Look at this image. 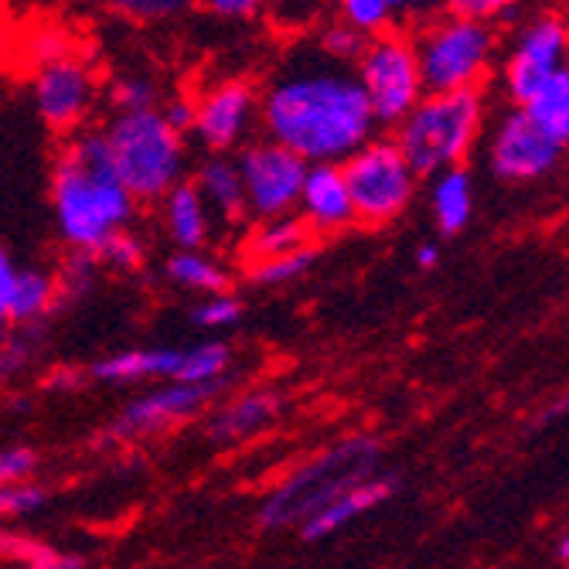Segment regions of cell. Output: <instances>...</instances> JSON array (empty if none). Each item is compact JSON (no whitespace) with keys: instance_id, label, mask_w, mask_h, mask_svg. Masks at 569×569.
Listing matches in <instances>:
<instances>
[{"instance_id":"cell-18","label":"cell","mask_w":569,"mask_h":569,"mask_svg":"<svg viewBox=\"0 0 569 569\" xmlns=\"http://www.w3.org/2000/svg\"><path fill=\"white\" fill-rule=\"evenodd\" d=\"M161 222L168 229V239L178 246V252H204V242L212 236V212L204 204L194 181L174 184L161 201Z\"/></svg>"},{"instance_id":"cell-14","label":"cell","mask_w":569,"mask_h":569,"mask_svg":"<svg viewBox=\"0 0 569 569\" xmlns=\"http://www.w3.org/2000/svg\"><path fill=\"white\" fill-rule=\"evenodd\" d=\"M559 143H552L526 110H511L488 147V168L501 181H532L559 161Z\"/></svg>"},{"instance_id":"cell-29","label":"cell","mask_w":569,"mask_h":569,"mask_svg":"<svg viewBox=\"0 0 569 569\" xmlns=\"http://www.w3.org/2000/svg\"><path fill=\"white\" fill-rule=\"evenodd\" d=\"M315 48L321 51V56L335 66H345V69H355L358 59L366 56V48H369V38L366 34H358L355 28H348L341 18L328 21L321 31H318V41Z\"/></svg>"},{"instance_id":"cell-40","label":"cell","mask_w":569,"mask_h":569,"mask_svg":"<svg viewBox=\"0 0 569 569\" xmlns=\"http://www.w3.org/2000/svg\"><path fill=\"white\" fill-rule=\"evenodd\" d=\"M34 358V341L18 335V338H8L4 341V351H0V376L11 379L18 376L21 369H28V361Z\"/></svg>"},{"instance_id":"cell-7","label":"cell","mask_w":569,"mask_h":569,"mask_svg":"<svg viewBox=\"0 0 569 569\" xmlns=\"http://www.w3.org/2000/svg\"><path fill=\"white\" fill-rule=\"evenodd\" d=\"M355 79L366 92L379 127H399L427 96L417 59V41L402 31H389L369 41L355 66Z\"/></svg>"},{"instance_id":"cell-26","label":"cell","mask_w":569,"mask_h":569,"mask_svg":"<svg viewBox=\"0 0 569 569\" xmlns=\"http://www.w3.org/2000/svg\"><path fill=\"white\" fill-rule=\"evenodd\" d=\"M526 113L552 143H569V66L529 102Z\"/></svg>"},{"instance_id":"cell-47","label":"cell","mask_w":569,"mask_h":569,"mask_svg":"<svg viewBox=\"0 0 569 569\" xmlns=\"http://www.w3.org/2000/svg\"><path fill=\"white\" fill-rule=\"evenodd\" d=\"M4 341H8V335H4V325H0V351H4Z\"/></svg>"},{"instance_id":"cell-16","label":"cell","mask_w":569,"mask_h":569,"mask_svg":"<svg viewBox=\"0 0 569 569\" xmlns=\"http://www.w3.org/2000/svg\"><path fill=\"white\" fill-rule=\"evenodd\" d=\"M287 406V396L273 386H260V389H246L242 396L222 402L212 420H209V437L219 443H239L256 437L263 427L277 423V417Z\"/></svg>"},{"instance_id":"cell-32","label":"cell","mask_w":569,"mask_h":569,"mask_svg":"<svg viewBox=\"0 0 569 569\" xmlns=\"http://www.w3.org/2000/svg\"><path fill=\"white\" fill-rule=\"evenodd\" d=\"M110 102L117 113H143L158 110V86L147 76H120L110 82Z\"/></svg>"},{"instance_id":"cell-19","label":"cell","mask_w":569,"mask_h":569,"mask_svg":"<svg viewBox=\"0 0 569 569\" xmlns=\"http://www.w3.org/2000/svg\"><path fill=\"white\" fill-rule=\"evenodd\" d=\"M194 188L201 191L209 212L219 216L226 226H239L249 219L246 188H242V174L236 168V158L209 153V158H204L194 171Z\"/></svg>"},{"instance_id":"cell-2","label":"cell","mask_w":569,"mask_h":569,"mask_svg":"<svg viewBox=\"0 0 569 569\" xmlns=\"http://www.w3.org/2000/svg\"><path fill=\"white\" fill-rule=\"evenodd\" d=\"M51 204H56L59 232L72 252L96 256L133 222L137 201L113 171L102 127H86L66 137L56 168H51Z\"/></svg>"},{"instance_id":"cell-12","label":"cell","mask_w":569,"mask_h":569,"mask_svg":"<svg viewBox=\"0 0 569 569\" xmlns=\"http://www.w3.org/2000/svg\"><path fill=\"white\" fill-rule=\"evenodd\" d=\"M256 120H260V86L249 79H219L194 96L191 137L209 153L229 158V150L246 147Z\"/></svg>"},{"instance_id":"cell-31","label":"cell","mask_w":569,"mask_h":569,"mask_svg":"<svg viewBox=\"0 0 569 569\" xmlns=\"http://www.w3.org/2000/svg\"><path fill=\"white\" fill-rule=\"evenodd\" d=\"M96 260H99V267H107L113 273H137L147 260V246L137 232L123 229L96 252Z\"/></svg>"},{"instance_id":"cell-15","label":"cell","mask_w":569,"mask_h":569,"mask_svg":"<svg viewBox=\"0 0 569 569\" xmlns=\"http://www.w3.org/2000/svg\"><path fill=\"white\" fill-rule=\"evenodd\" d=\"M297 209L310 236H335L358 226L341 164H310Z\"/></svg>"},{"instance_id":"cell-8","label":"cell","mask_w":569,"mask_h":569,"mask_svg":"<svg viewBox=\"0 0 569 569\" xmlns=\"http://www.w3.org/2000/svg\"><path fill=\"white\" fill-rule=\"evenodd\" d=\"M351 204H355V222L358 226H389L406 209L412 194H417V174L406 164L396 140H369L361 150L341 164Z\"/></svg>"},{"instance_id":"cell-4","label":"cell","mask_w":569,"mask_h":569,"mask_svg":"<svg viewBox=\"0 0 569 569\" xmlns=\"http://www.w3.org/2000/svg\"><path fill=\"white\" fill-rule=\"evenodd\" d=\"M485 127V92H440L423 96L420 107L396 127V147L417 178H437L460 168Z\"/></svg>"},{"instance_id":"cell-23","label":"cell","mask_w":569,"mask_h":569,"mask_svg":"<svg viewBox=\"0 0 569 569\" xmlns=\"http://www.w3.org/2000/svg\"><path fill=\"white\" fill-rule=\"evenodd\" d=\"M51 307H59V280L41 267L18 270L8 321L28 328V325H38L44 315H51Z\"/></svg>"},{"instance_id":"cell-30","label":"cell","mask_w":569,"mask_h":569,"mask_svg":"<svg viewBox=\"0 0 569 569\" xmlns=\"http://www.w3.org/2000/svg\"><path fill=\"white\" fill-rule=\"evenodd\" d=\"M315 263H318V246H307V249H297L290 256H277V260L246 267V277L260 287H283V283L300 280L303 273H310Z\"/></svg>"},{"instance_id":"cell-39","label":"cell","mask_w":569,"mask_h":569,"mask_svg":"<svg viewBox=\"0 0 569 569\" xmlns=\"http://www.w3.org/2000/svg\"><path fill=\"white\" fill-rule=\"evenodd\" d=\"M158 113L164 117V123L174 130V133H191L194 130V96H171V99H164L161 107H158Z\"/></svg>"},{"instance_id":"cell-46","label":"cell","mask_w":569,"mask_h":569,"mask_svg":"<svg viewBox=\"0 0 569 569\" xmlns=\"http://www.w3.org/2000/svg\"><path fill=\"white\" fill-rule=\"evenodd\" d=\"M559 556H562V559L569 562V532H566V539L559 542Z\"/></svg>"},{"instance_id":"cell-5","label":"cell","mask_w":569,"mask_h":569,"mask_svg":"<svg viewBox=\"0 0 569 569\" xmlns=\"http://www.w3.org/2000/svg\"><path fill=\"white\" fill-rule=\"evenodd\" d=\"M102 133L110 143L113 171L137 204L161 201L174 184L184 181V137L174 133L158 110L117 113L102 127Z\"/></svg>"},{"instance_id":"cell-21","label":"cell","mask_w":569,"mask_h":569,"mask_svg":"<svg viewBox=\"0 0 569 569\" xmlns=\"http://www.w3.org/2000/svg\"><path fill=\"white\" fill-rule=\"evenodd\" d=\"M430 209L437 219V229L443 236H457L468 229L475 212V181L463 168H450L433 178L430 184Z\"/></svg>"},{"instance_id":"cell-17","label":"cell","mask_w":569,"mask_h":569,"mask_svg":"<svg viewBox=\"0 0 569 569\" xmlns=\"http://www.w3.org/2000/svg\"><path fill=\"white\" fill-rule=\"evenodd\" d=\"M399 488V478L396 475H376L369 481L355 485L351 491H345L341 498H335L325 511H318L315 519H307L300 526V539L303 542H318V539H328L335 532H341L345 526H351L355 519H361L366 511H372L376 505L389 501Z\"/></svg>"},{"instance_id":"cell-20","label":"cell","mask_w":569,"mask_h":569,"mask_svg":"<svg viewBox=\"0 0 569 569\" xmlns=\"http://www.w3.org/2000/svg\"><path fill=\"white\" fill-rule=\"evenodd\" d=\"M181 355L184 348H127L117 355L99 358L89 369V376L96 382H117V386H130V382H147V379H174L181 369Z\"/></svg>"},{"instance_id":"cell-35","label":"cell","mask_w":569,"mask_h":569,"mask_svg":"<svg viewBox=\"0 0 569 569\" xmlns=\"http://www.w3.org/2000/svg\"><path fill=\"white\" fill-rule=\"evenodd\" d=\"M191 321L198 328H209V331H226L236 328L242 321V300L236 293H219V297H204L201 303H194L191 310Z\"/></svg>"},{"instance_id":"cell-36","label":"cell","mask_w":569,"mask_h":569,"mask_svg":"<svg viewBox=\"0 0 569 569\" xmlns=\"http://www.w3.org/2000/svg\"><path fill=\"white\" fill-rule=\"evenodd\" d=\"M96 273H99V260H96V256H89V252H72L69 267L56 277V280H59V300H62V297H82V293L92 287Z\"/></svg>"},{"instance_id":"cell-34","label":"cell","mask_w":569,"mask_h":569,"mask_svg":"<svg viewBox=\"0 0 569 569\" xmlns=\"http://www.w3.org/2000/svg\"><path fill=\"white\" fill-rule=\"evenodd\" d=\"M66 56H76V48H72V41H69V34L62 28H38L24 41V59L31 62V72L59 62Z\"/></svg>"},{"instance_id":"cell-45","label":"cell","mask_w":569,"mask_h":569,"mask_svg":"<svg viewBox=\"0 0 569 569\" xmlns=\"http://www.w3.org/2000/svg\"><path fill=\"white\" fill-rule=\"evenodd\" d=\"M562 417H569V392H562L552 406H546V409H542L539 423H552V420H562Z\"/></svg>"},{"instance_id":"cell-24","label":"cell","mask_w":569,"mask_h":569,"mask_svg":"<svg viewBox=\"0 0 569 569\" xmlns=\"http://www.w3.org/2000/svg\"><path fill=\"white\" fill-rule=\"evenodd\" d=\"M168 277L181 290H194L204 297L232 293V273L222 260L209 252H174L168 260Z\"/></svg>"},{"instance_id":"cell-13","label":"cell","mask_w":569,"mask_h":569,"mask_svg":"<svg viewBox=\"0 0 569 569\" xmlns=\"http://www.w3.org/2000/svg\"><path fill=\"white\" fill-rule=\"evenodd\" d=\"M222 389L226 386H184L171 379L158 389L137 396L107 427V440H137V437L171 430L209 409L222 396Z\"/></svg>"},{"instance_id":"cell-28","label":"cell","mask_w":569,"mask_h":569,"mask_svg":"<svg viewBox=\"0 0 569 569\" xmlns=\"http://www.w3.org/2000/svg\"><path fill=\"white\" fill-rule=\"evenodd\" d=\"M406 8L396 4V0H345L341 4V21L348 28H355L358 34H366L369 41L379 38V34H389L396 31V18L402 14Z\"/></svg>"},{"instance_id":"cell-1","label":"cell","mask_w":569,"mask_h":569,"mask_svg":"<svg viewBox=\"0 0 569 569\" xmlns=\"http://www.w3.org/2000/svg\"><path fill=\"white\" fill-rule=\"evenodd\" d=\"M260 127L307 164H345L379 130L355 69L328 62L315 44L287 56L263 82Z\"/></svg>"},{"instance_id":"cell-6","label":"cell","mask_w":569,"mask_h":569,"mask_svg":"<svg viewBox=\"0 0 569 569\" xmlns=\"http://www.w3.org/2000/svg\"><path fill=\"white\" fill-rule=\"evenodd\" d=\"M417 59L427 96L481 89L495 59V31L481 21L443 14L417 38Z\"/></svg>"},{"instance_id":"cell-38","label":"cell","mask_w":569,"mask_h":569,"mask_svg":"<svg viewBox=\"0 0 569 569\" xmlns=\"http://www.w3.org/2000/svg\"><path fill=\"white\" fill-rule=\"evenodd\" d=\"M113 11L147 24V21H164V18H171L178 11H188V4H181V0H137V4H133V0H130V4H113Z\"/></svg>"},{"instance_id":"cell-44","label":"cell","mask_w":569,"mask_h":569,"mask_svg":"<svg viewBox=\"0 0 569 569\" xmlns=\"http://www.w3.org/2000/svg\"><path fill=\"white\" fill-rule=\"evenodd\" d=\"M412 256H417L420 270H433L440 263V246L437 242H423V246H417V252H412Z\"/></svg>"},{"instance_id":"cell-10","label":"cell","mask_w":569,"mask_h":569,"mask_svg":"<svg viewBox=\"0 0 569 569\" xmlns=\"http://www.w3.org/2000/svg\"><path fill=\"white\" fill-rule=\"evenodd\" d=\"M569 59V24L559 14H539L515 38L505 59V92L515 110H526L529 102L566 69Z\"/></svg>"},{"instance_id":"cell-3","label":"cell","mask_w":569,"mask_h":569,"mask_svg":"<svg viewBox=\"0 0 569 569\" xmlns=\"http://www.w3.org/2000/svg\"><path fill=\"white\" fill-rule=\"evenodd\" d=\"M382 457V443L369 433L345 437L321 453L300 460L297 468L267 495L260 505L263 529H300L307 519H315L335 498L351 491L355 485L376 478V463Z\"/></svg>"},{"instance_id":"cell-43","label":"cell","mask_w":569,"mask_h":569,"mask_svg":"<svg viewBox=\"0 0 569 569\" xmlns=\"http://www.w3.org/2000/svg\"><path fill=\"white\" fill-rule=\"evenodd\" d=\"M204 11L216 14V18H256L263 11V4H256V0H212V4H204Z\"/></svg>"},{"instance_id":"cell-33","label":"cell","mask_w":569,"mask_h":569,"mask_svg":"<svg viewBox=\"0 0 569 569\" xmlns=\"http://www.w3.org/2000/svg\"><path fill=\"white\" fill-rule=\"evenodd\" d=\"M44 505H48V488L38 485L34 478L0 488V519H8V522L28 519V515L41 511Z\"/></svg>"},{"instance_id":"cell-11","label":"cell","mask_w":569,"mask_h":569,"mask_svg":"<svg viewBox=\"0 0 569 569\" xmlns=\"http://www.w3.org/2000/svg\"><path fill=\"white\" fill-rule=\"evenodd\" d=\"M31 92H34V110L44 120V127L62 137H72L86 130V120L96 110L99 76L89 66V59H82L76 51V56L34 69Z\"/></svg>"},{"instance_id":"cell-27","label":"cell","mask_w":569,"mask_h":569,"mask_svg":"<svg viewBox=\"0 0 569 569\" xmlns=\"http://www.w3.org/2000/svg\"><path fill=\"white\" fill-rule=\"evenodd\" d=\"M232 369V348L226 341H201L181 355V369L174 382L184 386H226Z\"/></svg>"},{"instance_id":"cell-25","label":"cell","mask_w":569,"mask_h":569,"mask_svg":"<svg viewBox=\"0 0 569 569\" xmlns=\"http://www.w3.org/2000/svg\"><path fill=\"white\" fill-rule=\"evenodd\" d=\"M0 559L14 562V569H86V559L62 552L24 532H0Z\"/></svg>"},{"instance_id":"cell-22","label":"cell","mask_w":569,"mask_h":569,"mask_svg":"<svg viewBox=\"0 0 569 569\" xmlns=\"http://www.w3.org/2000/svg\"><path fill=\"white\" fill-rule=\"evenodd\" d=\"M310 229L300 222V216H283V219H263L256 222L242 242V260L246 267L252 263H267V260H277V256H290L297 249H307L315 246L310 242Z\"/></svg>"},{"instance_id":"cell-42","label":"cell","mask_w":569,"mask_h":569,"mask_svg":"<svg viewBox=\"0 0 569 569\" xmlns=\"http://www.w3.org/2000/svg\"><path fill=\"white\" fill-rule=\"evenodd\" d=\"M14 283H18V267L8 256V249L0 246V325L11 315V297H14Z\"/></svg>"},{"instance_id":"cell-37","label":"cell","mask_w":569,"mask_h":569,"mask_svg":"<svg viewBox=\"0 0 569 569\" xmlns=\"http://www.w3.org/2000/svg\"><path fill=\"white\" fill-rule=\"evenodd\" d=\"M38 471V453L31 447H0V488L31 481Z\"/></svg>"},{"instance_id":"cell-41","label":"cell","mask_w":569,"mask_h":569,"mask_svg":"<svg viewBox=\"0 0 569 569\" xmlns=\"http://www.w3.org/2000/svg\"><path fill=\"white\" fill-rule=\"evenodd\" d=\"M511 11V4H505V0H457V4L447 8V14L453 18H463V21H481L488 24L491 18Z\"/></svg>"},{"instance_id":"cell-9","label":"cell","mask_w":569,"mask_h":569,"mask_svg":"<svg viewBox=\"0 0 569 569\" xmlns=\"http://www.w3.org/2000/svg\"><path fill=\"white\" fill-rule=\"evenodd\" d=\"M236 168L242 174L246 204L256 222L297 216L300 191H303V181L310 171V164L303 158H297L293 150L263 137V140L246 143L236 153Z\"/></svg>"}]
</instances>
